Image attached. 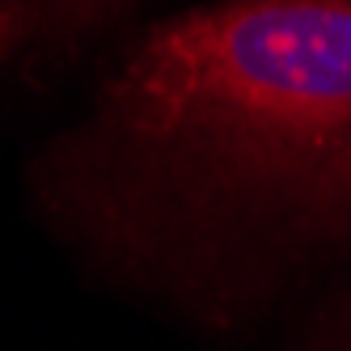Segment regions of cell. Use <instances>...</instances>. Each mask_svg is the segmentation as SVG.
Returning a JSON list of instances; mask_svg holds the SVG:
<instances>
[{
	"mask_svg": "<svg viewBox=\"0 0 351 351\" xmlns=\"http://www.w3.org/2000/svg\"><path fill=\"white\" fill-rule=\"evenodd\" d=\"M128 5L132 0H0V72L77 51Z\"/></svg>",
	"mask_w": 351,
	"mask_h": 351,
	"instance_id": "2",
	"label": "cell"
},
{
	"mask_svg": "<svg viewBox=\"0 0 351 351\" xmlns=\"http://www.w3.org/2000/svg\"><path fill=\"white\" fill-rule=\"evenodd\" d=\"M326 351H351V296H347V305H343V309L335 313V322H330Z\"/></svg>",
	"mask_w": 351,
	"mask_h": 351,
	"instance_id": "3",
	"label": "cell"
},
{
	"mask_svg": "<svg viewBox=\"0 0 351 351\" xmlns=\"http://www.w3.org/2000/svg\"><path fill=\"white\" fill-rule=\"evenodd\" d=\"M47 224L199 309L351 233V0H220L148 30L30 165Z\"/></svg>",
	"mask_w": 351,
	"mask_h": 351,
	"instance_id": "1",
	"label": "cell"
}]
</instances>
